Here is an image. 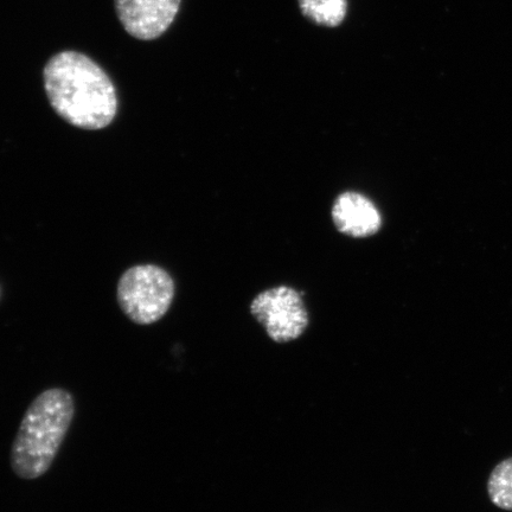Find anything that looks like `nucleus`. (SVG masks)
<instances>
[{"label":"nucleus","mask_w":512,"mask_h":512,"mask_svg":"<svg viewBox=\"0 0 512 512\" xmlns=\"http://www.w3.org/2000/svg\"><path fill=\"white\" fill-rule=\"evenodd\" d=\"M44 88L51 107L70 125L96 131L117 115V91L98 63L78 51H62L44 68Z\"/></svg>","instance_id":"obj_1"},{"label":"nucleus","mask_w":512,"mask_h":512,"mask_svg":"<svg viewBox=\"0 0 512 512\" xmlns=\"http://www.w3.org/2000/svg\"><path fill=\"white\" fill-rule=\"evenodd\" d=\"M74 416V396L67 389H46L32 401L11 447V469L18 478L34 480L46 475Z\"/></svg>","instance_id":"obj_2"},{"label":"nucleus","mask_w":512,"mask_h":512,"mask_svg":"<svg viewBox=\"0 0 512 512\" xmlns=\"http://www.w3.org/2000/svg\"><path fill=\"white\" fill-rule=\"evenodd\" d=\"M117 298L121 311L133 323L155 324L174 302V279L155 265L132 267L119 280Z\"/></svg>","instance_id":"obj_3"},{"label":"nucleus","mask_w":512,"mask_h":512,"mask_svg":"<svg viewBox=\"0 0 512 512\" xmlns=\"http://www.w3.org/2000/svg\"><path fill=\"white\" fill-rule=\"evenodd\" d=\"M251 312L275 343L298 339L310 324L302 294L288 286L273 287L258 294L251 304Z\"/></svg>","instance_id":"obj_4"},{"label":"nucleus","mask_w":512,"mask_h":512,"mask_svg":"<svg viewBox=\"0 0 512 512\" xmlns=\"http://www.w3.org/2000/svg\"><path fill=\"white\" fill-rule=\"evenodd\" d=\"M181 0H115L124 29L138 40L162 36L174 23Z\"/></svg>","instance_id":"obj_5"},{"label":"nucleus","mask_w":512,"mask_h":512,"mask_svg":"<svg viewBox=\"0 0 512 512\" xmlns=\"http://www.w3.org/2000/svg\"><path fill=\"white\" fill-rule=\"evenodd\" d=\"M332 219L339 232L351 238H369L379 232L382 224L380 211L373 201L355 191L337 197Z\"/></svg>","instance_id":"obj_6"},{"label":"nucleus","mask_w":512,"mask_h":512,"mask_svg":"<svg viewBox=\"0 0 512 512\" xmlns=\"http://www.w3.org/2000/svg\"><path fill=\"white\" fill-rule=\"evenodd\" d=\"M304 17L319 27L337 28L348 15V0H298Z\"/></svg>","instance_id":"obj_7"},{"label":"nucleus","mask_w":512,"mask_h":512,"mask_svg":"<svg viewBox=\"0 0 512 512\" xmlns=\"http://www.w3.org/2000/svg\"><path fill=\"white\" fill-rule=\"evenodd\" d=\"M488 494L496 507L512 511V457L503 460L491 472Z\"/></svg>","instance_id":"obj_8"}]
</instances>
